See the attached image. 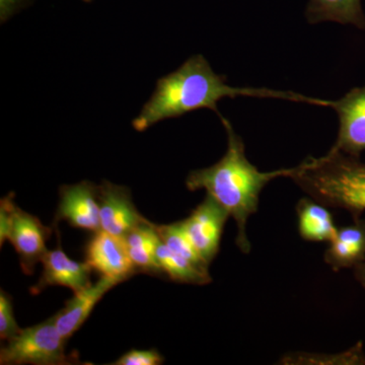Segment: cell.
Instances as JSON below:
<instances>
[{
  "label": "cell",
  "instance_id": "7",
  "mask_svg": "<svg viewBox=\"0 0 365 365\" xmlns=\"http://www.w3.org/2000/svg\"><path fill=\"white\" fill-rule=\"evenodd\" d=\"M98 185L83 181L63 185L59 190V203L53 227L66 222L71 227L97 232L101 227L100 207L98 201Z\"/></svg>",
  "mask_w": 365,
  "mask_h": 365
},
{
  "label": "cell",
  "instance_id": "21",
  "mask_svg": "<svg viewBox=\"0 0 365 365\" xmlns=\"http://www.w3.org/2000/svg\"><path fill=\"white\" fill-rule=\"evenodd\" d=\"M165 359L158 350H137L124 353L116 361L111 365H160L163 364Z\"/></svg>",
  "mask_w": 365,
  "mask_h": 365
},
{
  "label": "cell",
  "instance_id": "14",
  "mask_svg": "<svg viewBox=\"0 0 365 365\" xmlns=\"http://www.w3.org/2000/svg\"><path fill=\"white\" fill-rule=\"evenodd\" d=\"M123 239L138 273L163 275L157 261V249L160 242L157 225L150 222L144 223L131 230Z\"/></svg>",
  "mask_w": 365,
  "mask_h": 365
},
{
  "label": "cell",
  "instance_id": "23",
  "mask_svg": "<svg viewBox=\"0 0 365 365\" xmlns=\"http://www.w3.org/2000/svg\"><path fill=\"white\" fill-rule=\"evenodd\" d=\"M353 270H354L355 278L365 290V261L353 268Z\"/></svg>",
  "mask_w": 365,
  "mask_h": 365
},
{
  "label": "cell",
  "instance_id": "18",
  "mask_svg": "<svg viewBox=\"0 0 365 365\" xmlns=\"http://www.w3.org/2000/svg\"><path fill=\"white\" fill-rule=\"evenodd\" d=\"M283 365H365L364 344H357L340 353L292 352L281 357Z\"/></svg>",
  "mask_w": 365,
  "mask_h": 365
},
{
  "label": "cell",
  "instance_id": "24",
  "mask_svg": "<svg viewBox=\"0 0 365 365\" xmlns=\"http://www.w3.org/2000/svg\"><path fill=\"white\" fill-rule=\"evenodd\" d=\"M83 1H85V2H91V0H83Z\"/></svg>",
  "mask_w": 365,
  "mask_h": 365
},
{
  "label": "cell",
  "instance_id": "20",
  "mask_svg": "<svg viewBox=\"0 0 365 365\" xmlns=\"http://www.w3.org/2000/svg\"><path fill=\"white\" fill-rule=\"evenodd\" d=\"M21 330L14 318L13 297L4 289L0 290V339L6 342L11 340Z\"/></svg>",
  "mask_w": 365,
  "mask_h": 365
},
{
  "label": "cell",
  "instance_id": "4",
  "mask_svg": "<svg viewBox=\"0 0 365 365\" xmlns=\"http://www.w3.org/2000/svg\"><path fill=\"white\" fill-rule=\"evenodd\" d=\"M67 341L55 324L54 316L38 325L23 329L0 349L1 365H68L79 364L76 354H67Z\"/></svg>",
  "mask_w": 365,
  "mask_h": 365
},
{
  "label": "cell",
  "instance_id": "12",
  "mask_svg": "<svg viewBox=\"0 0 365 365\" xmlns=\"http://www.w3.org/2000/svg\"><path fill=\"white\" fill-rule=\"evenodd\" d=\"M121 282L117 278L101 276L97 282L85 289L74 292L73 297L67 300L63 309L54 314L55 324L63 339H71L86 323L98 302L112 288Z\"/></svg>",
  "mask_w": 365,
  "mask_h": 365
},
{
  "label": "cell",
  "instance_id": "6",
  "mask_svg": "<svg viewBox=\"0 0 365 365\" xmlns=\"http://www.w3.org/2000/svg\"><path fill=\"white\" fill-rule=\"evenodd\" d=\"M55 228L46 227L39 218L26 212L16 202L11 207V227L6 241L11 242L20 258L21 268L26 275H32L36 265L42 263L49 250L47 242Z\"/></svg>",
  "mask_w": 365,
  "mask_h": 365
},
{
  "label": "cell",
  "instance_id": "3",
  "mask_svg": "<svg viewBox=\"0 0 365 365\" xmlns=\"http://www.w3.org/2000/svg\"><path fill=\"white\" fill-rule=\"evenodd\" d=\"M289 179L307 196L328 207L349 211L352 217L365 211V162L341 151L307 158L292 168Z\"/></svg>",
  "mask_w": 365,
  "mask_h": 365
},
{
  "label": "cell",
  "instance_id": "10",
  "mask_svg": "<svg viewBox=\"0 0 365 365\" xmlns=\"http://www.w3.org/2000/svg\"><path fill=\"white\" fill-rule=\"evenodd\" d=\"M85 255L86 263L101 276L117 278L124 282L138 273L123 237L105 230L93 232L86 244Z\"/></svg>",
  "mask_w": 365,
  "mask_h": 365
},
{
  "label": "cell",
  "instance_id": "2",
  "mask_svg": "<svg viewBox=\"0 0 365 365\" xmlns=\"http://www.w3.org/2000/svg\"><path fill=\"white\" fill-rule=\"evenodd\" d=\"M220 118L227 131V153L211 167L192 170L187 177L186 187L192 192L205 190L206 194L212 196L230 213L237 223V248L249 254L252 246L247 235V223L258 210L262 190L276 178L289 177L292 169L260 172L247 158L242 137L235 133L227 119Z\"/></svg>",
  "mask_w": 365,
  "mask_h": 365
},
{
  "label": "cell",
  "instance_id": "17",
  "mask_svg": "<svg viewBox=\"0 0 365 365\" xmlns=\"http://www.w3.org/2000/svg\"><path fill=\"white\" fill-rule=\"evenodd\" d=\"M157 261L163 274L175 282L206 285L212 281L209 267L175 253L160 240L157 249Z\"/></svg>",
  "mask_w": 365,
  "mask_h": 365
},
{
  "label": "cell",
  "instance_id": "19",
  "mask_svg": "<svg viewBox=\"0 0 365 365\" xmlns=\"http://www.w3.org/2000/svg\"><path fill=\"white\" fill-rule=\"evenodd\" d=\"M157 230L163 244L173 252L186 257L189 260L209 267V265L197 253L193 245L190 242L189 237H187L186 232L182 230L180 222L170 223V225H157Z\"/></svg>",
  "mask_w": 365,
  "mask_h": 365
},
{
  "label": "cell",
  "instance_id": "15",
  "mask_svg": "<svg viewBox=\"0 0 365 365\" xmlns=\"http://www.w3.org/2000/svg\"><path fill=\"white\" fill-rule=\"evenodd\" d=\"M300 237L309 242H330L337 232L328 206L311 197L302 198L297 205Z\"/></svg>",
  "mask_w": 365,
  "mask_h": 365
},
{
  "label": "cell",
  "instance_id": "9",
  "mask_svg": "<svg viewBox=\"0 0 365 365\" xmlns=\"http://www.w3.org/2000/svg\"><path fill=\"white\" fill-rule=\"evenodd\" d=\"M330 108L339 118V132L331 150L361 158L365 153V86L353 88L339 100L331 101Z\"/></svg>",
  "mask_w": 365,
  "mask_h": 365
},
{
  "label": "cell",
  "instance_id": "22",
  "mask_svg": "<svg viewBox=\"0 0 365 365\" xmlns=\"http://www.w3.org/2000/svg\"><path fill=\"white\" fill-rule=\"evenodd\" d=\"M33 0H0V21L4 23L25 9Z\"/></svg>",
  "mask_w": 365,
  "mask_h": 365
},
{
  "label": "cell",
  "instance_id": "16",
  "mask_svg": "<svg viewBox=\"0 0 365 365\" xmlns=\"http://www.w3.org/2000/svg\"><path fill=\"white\" fill-rule=\"evenodd\" d=\"M306 18L312 25L335 21L364 30L365 14L361 0H309Z\"/></svg>",
  "mask_w": 365,
  "mask_h": 365
},
{
  "label": "cell",
  "instance_id": "5",
  "mask_svg": "<svg viewBox=\"0 0 365 365\" xmlns=\"http://www.w3.org/2000/svg\"><path fill=\"white\" fill-rule=\"evenodd\" d=\"M228 217L230 213L212 196L206 194L191 215L180 222L197 253L207 265L217 256Z\"/></svg>",
  "mask_w": 365,
  "mask_h": 365
},
{
  "label": "cell",
  "instance_id": "1",
  "mask_svg": "<svg viewBox=\"0 0 365 365\" xmlns=\"http://www.w3.org/2000/svg\"><path fill=\"white\" fill-rule=\"evenodd\" d=\"M227 81V76L213 71L203 55H194L177 71L158 79L155 90L132 122V126L137 132H143L163 120L201 109L211 110L220 117L222 115L218 111L217 104L225 98H278L323 107L331 105V101L307 97L294 91L235 88L228 86Z\"/></svg>",
  "mask_w": 365,
  "mask_h": 365
},
{
  "label": "cell",
  "instance_id": "11",
  "mask_svg": "<svg viewBox=\"0 0 365 365\" xmlns=\"http://www.w3.org/2000/svg\"><path fill=\"white\" fill-rule=\"evenodd\" d=\"M53 227L57 234L58 246L53 251L49 250L43 258L42 275L39 281L30 289L31 294L34 295L41 294L49 287H63L71 288L73 292H78L93 284L91 279L93 269L86 261L71 260L64 253L60 245L58 227Z\"/></svg>",
  "mask_w": 365,
  "mask_h": 365
},
{
  "label": "cell",
  "instance_id": "8",
  "mask_svg": "<svg viewBox=\"0 0 365 365\" xmlns=\"http://www.w3.org/2000/svg\"><path fill=\"white\" fill-rule=\"evenodd\" d=\"M101 227L105 232L124 237L134 228L150 222L137 210L130 189L104 181L98 185Z\"/></svg>",
  "mask_w": 365,
  "mask_h": 365
},
{
  "label": "cell",
  "instance_id": "13",
  "mask_svg": "<svg viewBox=\"0 0 365 365\" xmlns=\"http://www.w3.org/2000/svg\"><path fill=\"white\" fill-rule=\"evenodd\" d=\"M325 252V262L334 271L355 268L365 261V220L353 217L352 225L338 227Z\"/></svg>",
  "mask_w": 365,
  "mask_h": 365
}]
</instances>
